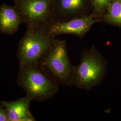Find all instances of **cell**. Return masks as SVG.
Returning a JSON list of instances; mask_svg holds the SVG:
<instances>
[{"label": "cell", "mask_w": 121, "mask_h": 121, "mask_svg": "<svg viewBox=\"0 0 121 121\" xmlns=\"http://www.w3.org/2000/svg\"><path fill=\"white\" fill-rule=\"evenodd\" d=\"M54 39L44 28H28L18 47L17 57L20 66L39 63Z\"/></svg>", "instance_id": "277c9868"}, {"label": "cell", "mask_w": 121, "mask_h": 121, "mask_svg": "<svg viewBox=\"0 0 121 121\" xmlns=\"http://www.w3.org/2000/svg\"><path fill=\"white\" fill-rule=\"evenodd\" d=\"M91 5V0H54V9L56 16L65 21L84 15Z\"/></svg>", "instance_id": "52a82bcc"}, {"label": "cell", "mask_w": 121, "mask_h": 121, "mask_svg": "<svg viewBox=\"0 0 121 121\" xmlns=\"http://www.w3.org/2000/svg\"><path fill=\"white\" fill-rule=\"evenodd\" d=\"M22 23L17 9L13 5L2 3L0 6V31L5 35H12L17 31Z\"/></svg>", "instance_id": "9c48e42d"}, {"label": "cell", "mask_w": 121, "mask_h": 121, "mask_svg": "<svg viewBox=\"0 0 121 121\" xmlns=\"http://www.w3.org/2000/svg\"><path fill=\"white\" fill-rule=\"evenodd\" d=\"M18 82L32 100H47L59 90V85L39 63L20 66Z\"/></svg>", "instance_id": "7a4b0ae2"}, {"label": "cell", "mask_w": 121, "mask_h": 121, "mask_svg": "<svg viewBox=\"0 0 121 121\" xmlns=\"http://www.w3.org/2000/svg\"><path fill=\"white\" fill-rule=\"evenodd\" d=\"M14 6L28 28L46 29L56 19L54 0H13Z\"/></svg>", "instance_id": "5b68a950"}, {"label": "cell", "mask_w": 121, "mask_h": 121, "mask_svg": "<svg viewBox=\"0 0 121 121\" xmlns=\"http://www.w3.org/2000/svg\"><path fill=\"white\" fill-rule=\"evenodd\" d=\"M31 100L26 95L16 100L3 101L0 104L6 110L9 121H35L36 119L29 109Z\"/></svg>", "instance_id": "ba28073f"}, {"label": "cell", "mask_w": 121, "mask_h": 121, "mask_svg": "<svg viewBox=\"0 0 121 121\" xmlns=\"http://www.w3.org/2000/svg\"><path fill=\"white\" fill-rule=\"evenodd\" d=\"M0 121H9L6 110L1 104H0Z\"/></svg>", "instance_id": "7c38bea8"}, {"label": "cell", "mask_w": 121, "mask_h": 121, "mask_svg": "<svg viewBox=\"0 0 121 121\" xmlns=\"http://www.w3.org/2000/svg\"><path fill=\"white\" fill-rule=\"evenodd\" d=\"M107 67L106 59L92 45L81 52L79 64L73 66L72 85L79 89L90 90L103 82Z\"/></svg>", "instance_id": "6da1fadb"}, {"label": "cell", "mask_w": 121, "mask_h": 121, "mask_svg": "<svg viewBox=\"0 0 121 121\" xmlns=\"http://www.w3.org/2000/svg\"><path fill=\"white\" fill-rule=\"evenodd\" d=\"M103 20L109 24L121 27V0H112Z\"/></svg>", "instance_id": "30bf717a"}, {"label": "cell", "mask_w": 121, "mask_h": 121, "mask_svg": "<svg viewBox=\"0 0 121 121\" xmlns=\"http://www.w3.org/2000/svg\"><path fill=\"white\" fill-rule=\"evenodd\" d=\"M39 64L59 85H72L73 65L69 60L65 39L55 38Z\"/></svg>", "instance_id": "3957f363"}, {"label": "cell", "mask_w": 121, "mask_h": 121, "mask_svg": "<svg viewBox=\"0 0 121 121\" xmlns=\"http://www.w3.org/2000/svg\"><path fill=\"white\" fill-rule=\"evenodd\" d=\"M112 0H91V5L94 10L93 15L96 19L101 17L102 14L107 11L111 4Z\"/></svg>", "instance_id": "8fae6325"}, {"label": "cell", "mask_w": 121, "mask_h": 121, "mask_svg": "<svg viewBox=\"0 0 121 121\" xmlns=\"http://www.w3.org/2000/svg\"><path fill=\"white\" fill-rule=\"evenodd\" d=\"M93 15H84L67 20H56L46 28L48 33L55 38L60 35H74L82 38L98 22Z\"/></svg>", "instance_id": "8992f818"}]
</instances>
